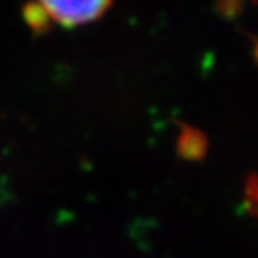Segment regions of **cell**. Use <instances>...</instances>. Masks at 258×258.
Returning a JSON list of instances; mask_svg holds the SVG:
<instances>
[{
    "mask_svg": "<svg viewBox=\"0 0 258 258\" xmlns=\"http://www.w3.org/2000/svg\"><path fill=\"white\" fill-rule=\"evenodd\" d=\"M112 0H30L27 19L35 27L55 24L77 27L99 19Z\"/></svg>",
    "mask_w": 258,
    "mask_h": 258,
    "instance_id": "6da1fadb",
    "label": "cell"
}]
</instances>
